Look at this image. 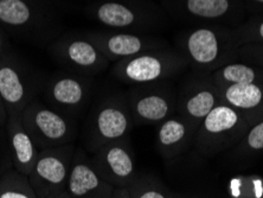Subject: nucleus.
Returning <instances> with one entry per match:
<instances>
[{
	"mask_svg": "<svg viewBox=\"0 0 263 198\" xmlns=\"http://www.w3.org/2000/svg\"><path fill=\"white\" fill-rule=\"evenodd\" d=\"M178 51L197 74L214 73L239 57L241 44L233 28L224 25H195L178 37Z\"/></svg>",
	"mask_w": 263,
	"mask_h": 198,
	"instance_id": "1",
	"label": "nucleus"
},
{
	"mask_svg": "<svg viewBox=\"0 0 263 198\" xmlns=\"http://www.w3.org/2000/svg\"><path fill=\"white\" fill-rule=\"evenodd\" d=\"M84 12L109 30L141 33L162 29L168 19L161 6L149 0H92Z\"/></svg>",
	"mask_w": 263,
	"mask_h": 198,
	"instance_id": "2",
	"label": "nucleus"
},
{
	"mask_svg": "<svg viewBox=\"0 0 263 198\" xmlns=\"http://www.w3.org/2000/svg\"><path fill=\"white\" fill-rule=\"evenodd\" d=\"M57 13L48 0H0V28L26 41L55 37Z\"/></svg>",
	"mask_w": 263,
	"mask_h": 198,
	"instance_id": "3",
	"label": "nucleus"
},
{
	"mask_svg": "<svg viewBox=\"0 0 263 198\" xmlns=\"http://www.w3.org/2000/svg\"><path fill=\"white\" fill-rule=\"evenodd\" d=\"M187 68L185 57L178 50L167 46L115 62L110 71L119 82L141 85L167 81Z\"/></svg>",
	"mask_w": 263,
	"mask_h": 198,
	"instance_id": "4",
	"label": "nucleus"
},
{
	"mask_svg": "<svg viewBox=\"0 0 263 198\" xmlns=\"http://www.w3.org/2000/svg\"><path fill=\"white\" fill-rule=\"evenodd\" d=\"M133 126V116L126 96L115 95L102 99L88 119V145L95 152L107 143L128 137Z\"/></svg>",
	"mask_w": 263,
	"mask_h": 198,
	"instance_id": "5",
	"label": "nucleus"
},
{
	"mask_svg": "<svg viewBox=\"0 0 263 198\" xmlns=\"http://www.w3.org/2000/svg\"><path fill=\"white\" fill-rule=\"evenodd\" d=\"M22 121L40 150L72 143L76 138V123L72 116L32 100L22 112Z\"/></svg>",
	"mask_w": 263,
	"mask_h": 198,
	"instance_id": "6",
	"label": "nucleus"
},
{
	"mask_svg": "<svg viewBox=\"0 0 263 198\" xmlns=\"http://www.w3.org/2000/svg\"><path fill=\"white\" fill-rule=\"evenodd\" d=\"M167 15L196 25L236 28L245 12L242 0H161Z\"/></svg>",
	"mask_w": 263,
	"mask_h": 198,
	"instance_id": "7",
	"label": "nucleus"
},
{
	"mask_svg": "<svg viewBox=\"0 0 263 198\" xmlns=\"http://www.w3.org/2000/svg\"><path fill=\"white\" fill-rule=\"evenodd\" d=\"M75 152L72 143L40 151L29 176L38 198H49L65 191Z\"/></svg>",
	"mask_w": 263,
	"mask_h": 198,
	"instance_id": "8",
	"label": "nucleus"
},
{
	"mask_svg": "<svg viewBox=\"0 0 263 198\" xmlns=\"http://www.w3.org/2000/svg\"><path fill=\"white\" fill-rule=\"evenodd\" d=\"M249 128V122L226 103H219L205 116L196 131L197 145L204 152L219 151L236 143Z\"/></svg>",
	"mask_w": 263,
	"mask_h": 198,
	"instance_id": "9",
	"label": "nucleus"
},
{
	"mask_svg": "<svg viewBox=\"0 0 263 198\" xmlns=\"http://www.w3.org/2000/svg\"><path fill=\"white\" fill-rule=\"evenodd\" d=\"M52 57L65 70L94 76L109 67L110 62L84 33L64 34L49 46Z\"/></svg>",
	"mask_w": 263,
	"mask_h": 198,
	"instance_id": "10",
	"label": "nucleus"
},
{
	"mask_svg": "<svg viewBox=\"0 0 263 198\" xmlns=\"http://www.w3.org/2000/svg\"><path fill=\"white\" fill-rule=\"evenodd\" d=\"M177 99L175 91L166 81L133 85L126 94L133 121L137 125L165 121L177 112Z\"/></svg>",
	"mask_w": 263,
	"mask_h": 198,
	"instance_id": "11",
	"label": "nucleus"
},
{
	"mask_svg": "<svg viewBox=\"0 0 263 198\" xmlns=\"http://www.w3.org/2000/svg\"><path fill=\"white\" fill-rule=\"evenodd\" d=\"M84 34L98 46L110 63L137 56L139 53L156 49L167 48L164 38L152 33L130 32V31H89Z\"/></svg>",
	"mask_w": 263,
	"mask_h": 198,
	"instance_id": "12",
	"label": "nucleus"
},
{
	"mask_svg": "<svg viewBox=\"0 0 263 198\" xmlns=\"http://www.w3.org/2000/svg\"><path fill=\"white\" fill-rule=\"evenodd\" d=\"M91 92V76L69 70L53 74L44 87L45 98L52 108L72 118L83 111Z\"/></svg>",
	"mask_w": 263,
	"mask_h": 198,
	"instance_id": "13",
	"label": "nucleus"
},
{
	"mask_svg": "<svg viewBox=\"0 0 263 198\" xmlns=\"http://www.w3.org/2000/svg\"><path fill=\"white\" fill-rule=\"evenodd\" d=\"M0 96L7 114H22L33 100L32 81L28 69L13 52L0 57Z\"/></svg>",
	"mask_w": 263,
	"mask_h": 198,
	"instance_id": "14",
	"label": "nucleus"
},
{
	"mask_svg": "<svg viewBox=\"0 0 263 198\" xmlns=\"http://www.w3.org/2000/svg\"><path fill=\"white\" fill-rule=\"evenodd\" d=\"M98 172L115 189L128 188L135 174V159L128 137L107 143L95 151L92 160Z\"/></svg>",
	"mask_w": 263,
	"mask_h": 198,
	"instance_id": "15",
	"label": "nucleus"
},
{
	"mask_svg": "<svg viewBox=\"0 0 263 198\" xmlns=\"http://www.w3.org/2000/svg\"><path fill=\"white\" fill-rule=\"evenodd\" d=\"M219 103L222 100L217 85L209 79V75L197 74L184 84L178 95L177 112L198 128L205 116Z\"/></svg>",
	"mask_w": 263,
	"mask_h": 198,
	"instance_id": "16",
	"label": "nucleus"
},
{
	"mask_svg": "<svg viewBox=\"0 0 263 198\" xmlns=\"http://www.w3.org/2000/svg\"><path fill=\"white\" fill-rule=\"evenodd\" d=\"M114 191L82 151L75 152L65 192L71 198H111Z\"/></svg>",
	"mask_w": 263,
	"mask_h": 198,
	"instance_id": "17",
	"label": "nucleus"
},
{
	"mask_svg": "<svg viewBox=\"0 0 263 198\" xmlns=\"http://www.w3.org/2000/svg\"><path fill=\"white\" fill-rule=\"evenodd\" d=\"M5 127L10 141L14 170L25 176H30L38 154H40V147L37 146L32 135L23 125L21 114L9 115Z\"/></svg>",
	"mask_w": 263,
	"mask_h": 198,
	"instance_id": "18",
	"label": "nucleus"
},
{
	"mask_svg": "<svg viewBox=\"0 0 263 198\" xmlns=\"http://www.w3.org/2000/svg\"><path fill=\"white\" fill-rule=\"evenodd\" d=\"M197 128L183 116H170L158 126L157 146L161 154L172 158L185 149L191 138L195 137Z\"/></svg>",
	"mask_w": 263,
	"mask_h": 198,
	"instance_id": "19",
	"label": "nucleus"
},
{
	"mask_svg": "<svg viewBox=\"0 0 263 198\" xmlns=\"http://www.w3.org/2000/svg\"><path fill=\"white\" fill-rule=\"evenodd\" d=\"M222 103L233 107L250 122V113L263 104V88L260 83L231 84L219 87Z\"/></svg>",
	"mask_w": 263,
	"mask_h": 198,
	"instance_id": "20",
	"label": "nucleus"
},
{
	"mask_svg": "<svg viewBox=\"0 0 263 198\" xmlns=\"http://www.w3.org/2000/svg\"><path fill=\"white\" fill-rule=\"evenodd\" d=\"M258 76H260V70H257L253 65L238 61L228 63L214 73L209 74V79L218 88L231 84L258 83Z\"/></svg>",
	"mask_w": 263,
	"mask_h": 198,
	"instance_id": "21",
	"label": "nucleus"
},
{
	"mask_svg": "<svg viewBox=\"0 0 263 198\" xmlns=\"http://www.w3.org/2000/svg\"><path fill=\"white\" fill-rule=\"evenodd\" d=\"M0 198H38L29 176L17 170L7 171L0 177Z\"/></svg>",
	"mask_w": 263,
	"mask_h": 198,
	"instance_id": "22",
	"label": "nucleus"
},
{
	"mask_svg": "<svg viewBox=\"0 0 263 198\" xmlns=\"http://www.w3.org/2000/svg\"><path fill=\"white\" fill-rule=\"evenodd\" d=\"M127 189L133 198H172L164 186L148 178L137 177Z\"/></svg>",
	"mask_w": 263,
	"mask_h": 198,
	"instance_id": "23",
	"label": "nucleus"
},
{
	"mask_svg": "<svg viewBox=\"0 0 263 198\" xmlns=\"http://www.w3.org/2000/svg\"><path fill=\"white\" fill-rule=\"evenodd\" d=\"M242 150L260 151L263 150V120L248 130L239 145Z\"/></svg>",
	"mask_w": 263,
	"mask_h": 198,
	"instance_id": "24",
	"label": "nucleus"
},
{
	"mask_svg": "<svg viewBox=\"0 0 263 198\" xmlns=\"http://www.w3.org/2000/svg\"><path fill=\"white\" fill-rule=\"evenodd\" d=\"M7 52H10V45L9 43H7L5 31L0 28V57L6 55Z\"/></svg>",
	"mask_w": 263,
	"mask_h": 198,
	"instance_id": "25",
	"label": "nucleus"
},
{
	"mask_svg": "<svg viewBox=\"0 0 263 198\" xmlns=\"http://www.w3.org/2000/svg\"><path fill=\"white\" fill-rule=\"evenodd\" d=\"M7 119H9V114H7L6 107H5V104H4L2 96H0V127L6 126Z\"/></svg>",
	"mask_w": 263,
	"mask_h": 198,
	"instance_id": "26",
	"label": "nucleus"
},
{
	"mask_svg": "<svg viewBox=\"0 0 263 198\" xmlns=\"http://www.w3.org/2000/svg\"><path fill=\"white\" fill-rule=\"evenodd\" d=\"M111 198H133V196L130 195L127 188H120V189H115L113 197Z\"/></svg>",
	"mask_w": 263,
	"mask_h": 198,
	"instance_id": "27",
	"label": "nucleus"
},
{
	"mask_svg": "<svg viewBox=\"0 0 263 198\" xmlns=\"http://www.w3.org/2000/svg\"><path fill=\"white\" fill-rule=\"evenodd\" d=\"M49 198H71L70 196L68 195L67 192H62V193H59V195H56V196H52V197H49Z\"/></svg>",
	"mask_w": 263,
	"mask_h": 198,
	"instance_id": "28",
	"label": "nucleus"
},
{
	"mask_svg": "<svg viewBox=\"0 0 263 198\" xmlns=\"http://www.w3.org/2000/svg\"><path fill=\"white\" fill-rule=\"evenodd\" d=\"M250 2L254 4H261V5H263V0H250Z\"/></svg>",
	"mask_w": 263,
	"mask_h": 198,
	"instance_id": "29",
	"label": "nucleus"
},
{
	"mask_svg": "<svg viewBox=\"0 0 263 198\" xmlns=\"http://www.w3.org/2000/svg\"><path fill=\"white\" fill-rule=\"evenodd\" d=\"M149 2H153V0H149Z\"/></svg>",
	"mask_w": 263,
	"mask_h": 198,
	"instance_id": "30",
	"label": "nucleus"
}]
</instances>
